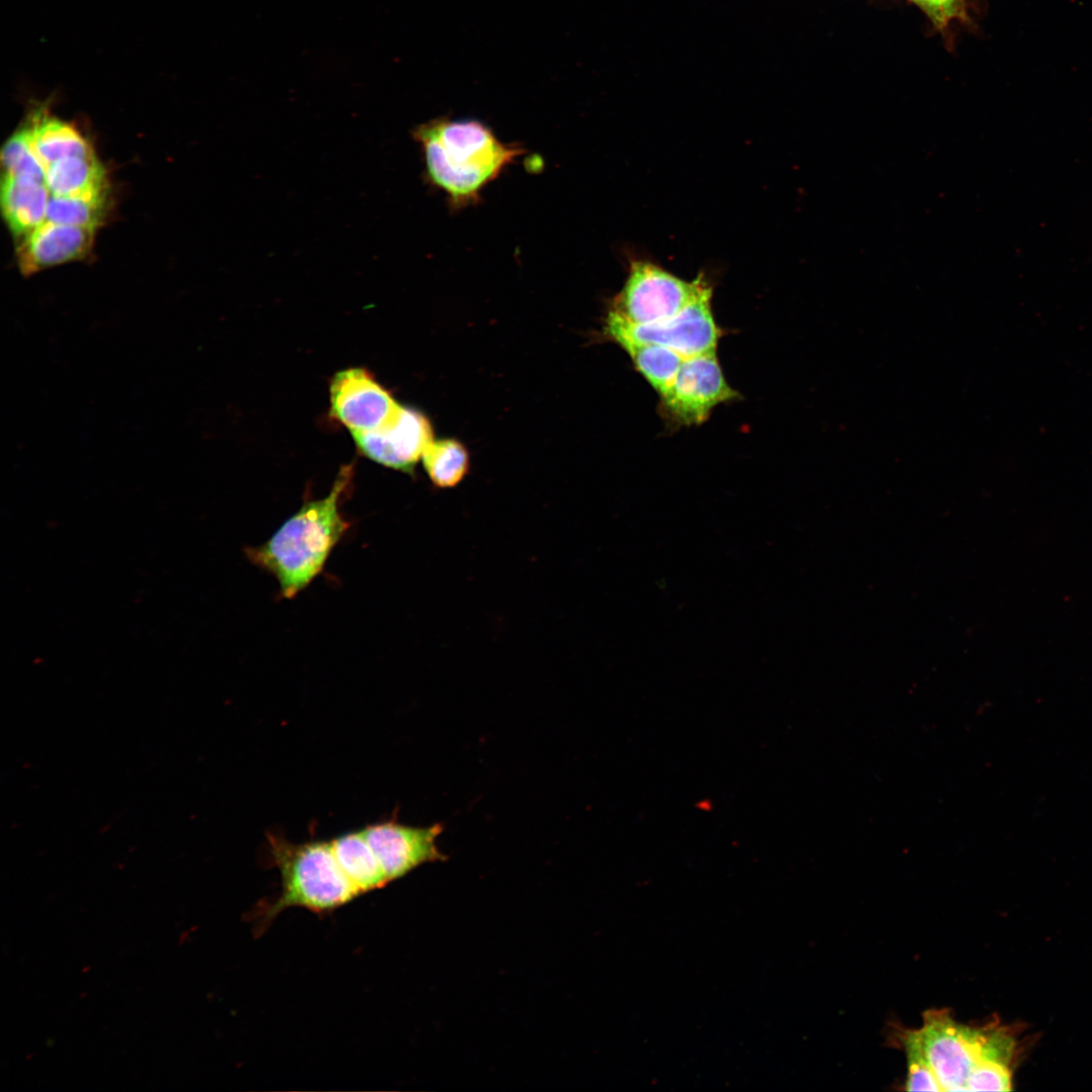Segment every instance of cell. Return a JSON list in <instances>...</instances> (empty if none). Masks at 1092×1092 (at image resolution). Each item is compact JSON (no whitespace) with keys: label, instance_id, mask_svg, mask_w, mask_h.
Wrapping results in <instances>:
<instances>
[{"label":"cell","instance_id":"cell-11","mask_svg":"<svg viewBox=\"0 0 1092 1092\" xmlns=\"http://www.w3.org/2000/svg\"><path fill=\"white\" fill-rule=\"evenodd\" d=\"M95 230L43 221L22 238L17 249L19 269L29 275L84 257L91 249Z\"/></svg>","mask_w":1092,"mask_h":1092},{"label":"cell","instance_id":"cell-21","mask_svg":"<svg viewBox=\"0 0 1092 1092\" xmlns=\"http://www.w3.org/2000/svg\"><path fill=\"white\" fill-rule=\"evenodd\" d=\"M1011 1088V1073L999 1051L983 1056L967 1080V1091H1009Z\"/></svg>","mask_w":1092,"mask_h":1092},{"label":"cell","instance_id":"cell-10","mask_svg":"<svg viewBox=\"0 0 1092 1092\" xmlns=\"http://www.w3.org/2000/svg\"><path fill=\"white\" fill-rule=\"evenodd\" d=\"M443 829L442 824L414 827L389 820L362 830L388 881L393 882L424 863L446 859L437 845Z\"/></svg>","mask_w":1092,"mask_h":1092},{"label":"cell","instance_id":"cell-8","mask_svg":"<svg viewBox=\"0 0 1092 1092\" xmlns=\"http://www.w3.org/2000/svg\"><path fill=\"white\" fill-rule=\"evenodd\" d=\"M351 434L364 456L383 466L410 473L433 441L429 420L422 413L400 404L380 427Z\"/></svg>","mask_w":1092,"mask_h":1092},{"label":"cell","instance_id":"cell-17","mask_svg":"<svg viewBox=\"0 0 1092 1092\" xmlns=\"http://www.w3.org/2000/svg\"><path fill=\"white\" fill-rule=\"evenodd\" d=\"M422 460L432 482L442 488L457 485L469 468L466 448L454 439L433 440L425 450Z\"/></svg>","mask_w":1092,"mask_h":1092},{"label":"cell","instance_id":"cell-1","mask_svg":"<svg viewBox=\"0 0 1092 1092\" xmlns=\"http://www.w3.org/2000/svg\"><path fill=\"white\" fill-rule=\"evenodd\" d=\"M352 477L351 466L342 468L325 497L304 502L266 542L245 550L254 565L275 577L283 598L310 584L349 529L340 508Z\"/></svg>","mask_w":1092,"mask_h":1092},{"label":"cell","instance_id":"cell-4","mask_svg":"<svg viewBox=\"0 0 1092 1092\" xmlns=\"http://www.w3.org/2000/svg\"><path fill=\"white\" fill-rule=\"evenodd\" d=\"M706 282L703 275L685 281L653 263L634 260L608 312L632 325L657 323L681 310Z\"/></svg>","mask_w":1092,"mask_h":1092},{"label":"cell","instance_id":"cell-22","mask_svg":"<svg viewBox=\"0 0 1092 1092\" xmlns=\"http://www.w3.org/2000/svg\"><path fill=\"white\" fill-rule=\"evenodd\" d=\"M924 9L937 23L945 24L962 14L963 0H912Z\"/></svg>","mask_w":1092,"mask_h":1092},{"label":"cell","instance_id":"cell-7","mask_svg":"<svg viewBox=\"0 0 1092 1092\" xmlns=\"http://www.w3.org/2000/svg\"><path fill=\"white\" fill-rule=\"evenodd\" d=\"M737 396L725 380L716 352L686 358L668 391L663 411L680 425H699L718 404Z\"/></svg>","mask_w":1092,"mask_h":1092},{"label":"cell","instance_id":"cell-5","mask_svg":"<svg viewBox=\"0 0 1092 1092\" xmlns=\"http://www.w3.org/2000/svg\"><path fill=\"white\" fill-rule=\"evenodd\" d=\"M708 282L674 315L649 325H632L608 312L605 332L612 339L628 338L667 347L684 358L716 352L720 330L712 312Z\"/></svg>","mask_w":1092,"mask_h":1092},{"label":"cell","instance_id":"cell-9","mask_svg":"<svg viewBox=\"0 0 1092 1092\" xmlns=\"http://www.w3.org/2000/svg\"><path fill=\"white\" fill-rule=\"evenodd\" d=\"M399 403L364 368L337 372L330 384V413L351 433L374 430L383 425Z\"/></svg>","mask_w":1092,"mask_h":1092},{"label":"cell","instance_id":"cell-12","mask_svg":"<svg viewBox=\"0 0 1092 1092\" xmlns=\"http://www.w3.org/2000/svg\"><path fill=\"white\" fill-rule=\"evenodd\" d=\"M43 168L50 196L107 198L105 170L95 155L65 157Z\"/></svg>","mask_w":1092,"mask_h":1092},{"label":"cell","instance_id":"cell-18","mask_svg":"<svg viewBox=\"0 0 1092 1092\" xmlns=\"http://www.w3.org/2000/svg\"><path fill=\"white\" fill-rule=\"evenodd\" d=\"M107 198L50 196L44 221L96 229L105 215Z\"/></svg>","mask_w":1092,"mask_h":1092},{"label":"cell","instance_id":"cell-20","mask_svg":"<svg viewBox=\"0 0 1092 1092\" xmlns=\"http://www.w3.org/2000/svg\"><path fill=\"white\" fill-rule=\"evenodd\" d=\"M907 1060V1091H942L924 1053L919 1029L907 1030L903 1037Z\"/></svg>","mask_w":1092,"mask_h":1092},{"label":"cell","instance_id":"cell-3","mask_svg":"<svg viewBox=\"0 0 1092 1092\" xmlns=\"http://www.w3.org/2000/svg\"><path fill=\"white\" fill-rule=\"evenodd\" d=\"M267 836L271 860L280 873L281 889L274 900L255 907L252 920L258 934L287 908L326 914L360 897L341 870L330 841L292 843L281 836Z\"/></svg>","mask_w":1092,"mask_h":1092},{"label":"cell","instance_id":"cell-14","mask_svg":"<svg viewBox=\"0 0 1092 1092\" xmlns=\"http://www.w3.org/2000/svg\"><path fill=\"white\" fill-rule=\"evenodd\" d=\"M330 843L341 870L359 896L390 883L362 829L342 834Z\"/></svg>","mask_w":1092,"mask_h":1092},{"label":"cell","instance_id":"cell-2","mask_svg":"<svg viewBox=\"0 0 1092 1092\" xmlns=\"http://www.w3.org/2000/svg\"><path fill=\"white\" fill-rule=\"evenodd\" d=\"M413 134L422 147L429 181L457 207L476 202L480 191L523 152L476 120L439 118Z\"/></svg>","mask_w":1092,"mask_h":1092},{"label":"cell","instance_id":"cell-19","mask_svg":"<svg viewBox=\"0 0 1092 1092\" xmlns=\"http://www.w3.org/2000/svg\"><path fill=\"white\" fill-rule=\"evenodd\" d=\"M1 162L6 175L44 182V168L31 149L26 126L5 143Z\"/></svg>","mask_w":1092,"mask_h":1092},{"label":"cell","instance_id":"cell-6","mask_svg":"<svg viewBox=\"0 0 1092 1092\" xmlns=\"http://www.w3.org/2000/svg\"><path fill=\"white\" fill-rule=\"evenodd\" d=\"M922 1046L942 1091H967L976 1063L998 1040L980 1029L958 1023L947 1010H929L919 1028Z\"/></svg>","mask_w":1092,"mask_h":1092},{"label":"cell","instance_id":"cell-16","mask_svg":"<svg viewBox=\"0 0 1092 1092\" xmlns=\"http://www.w3.org/2000/svg\"><path fill=\"white\" fill-rule=\"evenodd\" d=\"M614 341L628 353L637 370L662 397L672 385L686 358L667 347L653 343L628 338Z\"/></svg>","mask_w":1092,"mask_h":1092},{"label":"cell","instance_id":"cell-15","mask_svg":"<svg viewBox=\"0 0 1092 1092\" xmlns=\"http://www.w3.org/2000/svg\"><path fill=\"white\" fill-rule=\"evenodd\" d=\"M26 127L31 149L42 166L69 156L95 155L77 128L42 112H37Z\"/></svg>","mask_w":1092,"mask_h":1092},{"label":"cell","instance_id":"cell-13","mask_svg":"<svg viewBox=\"0 0 1092 1092\" xmlns=\"http://www.w3.org/2000/svg\"><path fill=\"white\" fill-rule=\"evenodd\" d=\"M0 195L3 215L15 236L24 238L44 221L50 193L43 183L4 174Z\"/></svg>","mask_w":1092,"mask_h":1092}]
</instances>
